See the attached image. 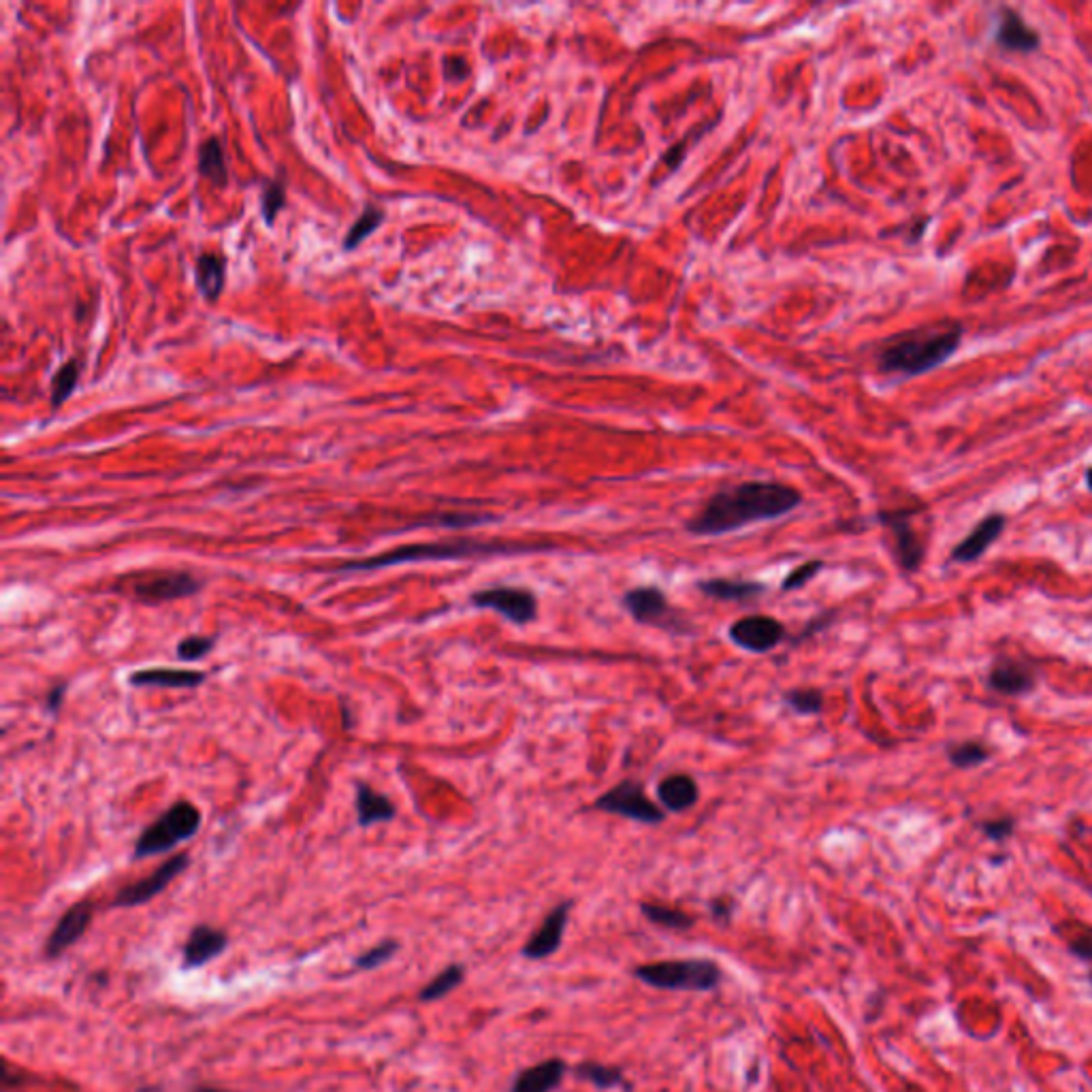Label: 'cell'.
I'll return each instance as SVG.
<instances>
[{
    "instance_id": "37",
    "label": "cell",
    "mask_w": 1092,
    "mask_h": 1092,
    "mask_svg": "<svg viewBox=\"0 0 1092 1092\" xmlns=\"http://www.w3.org/2000/svg\"><path fill=\"white\" fill-rule=\"evenodd\" d=\"M1069 926L1073 929V935L1067 937L1071 954L1082 960H1092V926L1080 922H1071Z\"/></svg>"
},
{
    "instance_id": "16",
    "label": "cell",
    "mask_w": 1092,
    "mask_h": 1092,
    "mask_svg": "<svg viewBox=\"0 0 1092 1092\" xmlns=\"http://www.w3.org/2000/svg\"><path fill=\"white\" fill-rule=\"evenodd\" d=\"M1008 527V516L1000 512H990L984 519L977 523L952 551V559L958 563H973L980 559L990 546L996 542V538Z\"/></svg>"
},
{
    "instance_id": "26",
    "label": "cell",
    "mask_w": 1092,
    "mask_h": 1092,
    "mask_svg": "<svg viewBox=\"0 0 1092 1092\" xmlns=\"http://www.w3.org/2000/svg\"><path fill=\"white\" fill-rule=\"evenodd\" d=\"M198 171L208 182H212L218 188H224L228 182V171L224 152L220 148L218 139H208L201 143L198 148Z\"/></svg>"
},
{
    "instance_id": "11",
    "label": "cell",
    "mask_w": 1092,
    "mask_h": 1092,
    "mask_svg": "<svg viewBox=\"0 0 1092 1092\" xmlns=\"http://www.w3.org/2000/svg\"><path fill=\"white\" fill-rule=\"evenodd\" d=\"M188 865H190V856L188 853L171 856L150 875H146L143 879L122 887L120 893L116 895V899H113V907H139V905H146L148 901L158 897L162 889L171 881H174L178 875H182L188 869Z\"/></svg>"
},
{
    "instance_id": "12",
    "label": "cell",
    "mask_w": 1092,
    "mask_h": 1092,
    "mask_svg": "<svg viewBox=\"0 0 1092 1092\" xmlns=\"http://www.w3.org/2000/svg\"><path fill=\"white\" fill-rule=\"evenodd\" d=\"M911 514L913 510H881L877 514L879 523L893 534L897 561L907 574L917 572L924 561V542L911 525Z\"/></svg>"
},
{
    "instance_id": "39",
    "label": "cell",
    "mask_w": 1092,
    "mask_h": 1092,
    "mask_svg": "<svg viewBox=\"0 0 1092 1092\" xmlns=\"http://www.w3.org/2000/svg\"><path fill=\"white\" fill-rule=\"evenodd\" d=\"M284 204H286L284 188L280 184H269L265 188V192H263V198H261V210H263V216H265L267 224H271L276 220V216L280 214Z\"/></svg>"
},
{
    "instance_id": "9",
    "label": "cell",
    "mask_w": 1092,
    "mask_h": 1092,
    "mask_svg": "<svg viewBox=\"0 0 1092 1092\" xmlns=\"http://www.w3.org/2000/svg\"><path fill=\"white\" fill-rule=\"evenodd\" d=\"M470 605L480 611H494L514 625H530L538 617V597L527 587H484L470 595Z\"/></svg>"
},
{
    "instance_id": "17",
    "label": "cell",
    "mask_w": 1092,
    "mask_h": 1092,
    "mask_svg": "<svg viewBox=\"0 0 1092 1092\" xmlns=\"http://www.w3.org/2000/svg\"><path fill=\"white\" fill-rule=\"evenodd\" d=\"M228 947V935L210 924H198L190 931L184 950H182V969L192 971L212 962Z\"/></svg>"
},
{
    "instance_id": "18",
    "label": "cell",
    "mask_w": 1092,
    "mask_h": 1092,
    "mask_svg": "<svg viewBox=\"0 0 1092 1092\" xmlns=\"http://www.w3.org/2000/svg\"><path fill=\"white\" fill-rule=\"evenodd\" d=\"M698 798H700L698 781L687 772L668 774V777H664L657 784V800L664 807V811L683 813L687 809L696 807Z\"/></svg>"
},
{
    "instance_id": "25",
    "label": "cell",
    "mask_w": 1092,
    "mask_h": 1092,
    "mask_svg": "<svg viewBox=\"0 0 1092 1092\" xmlns=\"http://www.w3.org/2000/svg\"><path fill=\"white\" fill-rule=\"evenodd\" d=\"M498 519L496 514L488 512H436L427 514L423 521L410 523L406 530L414 527H448V530H468L484 523H494Z\"/></svg>"
},
{
    "instance_id": "5",
    "label": "cell",
    "mask_w": 1092,
    "mask_h": 1092,
    "mask_svg": "<svg viewBox=\"0 0 1092 1092\" xmlns=\"http://www.w3.org/2000/svg\"><path fill=\"white\" fill-rule=\"evenodd\" d=\"M639 980L657 990H692L711 992L724 980L720 964L696 958V960H657L634 969Z\"/></svg>"
},
{
    "instance_id": "43",
    "label": "cell",
    "mask_w": 1092,
    "mask_h": 1092,
    "mask_svg": "<svg viewBox=\"0 0 1092 1092\" xmlns=\"http://www.w3.org/2000/svg\"><path fill=\"white\" fill-rule=\"evenodd\" d=\"M194 1092H226V1090L212 1088V1086H198V1088H194Z\"/></svg>"
},
{
    "instance_id": "4",
    "label": "cell",
    "mask_w": 1092,
    "mask_h": 1092,
    "mask_svg": "<svg viewBox=\"0 0 1092 1092\" xmlns=\"http://www.w3.org/2000/svg\"><path fill=\"white\" fill-rule=\"evenodd\" d=\"M204 822L198 807L190 800H178L167 807L154 822L143 828L133 847V860H146L158 853L176 849L180 843L190 841Z\"/></svg>"
},
{
    "instance_id": "6",
    "label": "cell",
    "mask_w": 1092,
    "mask_h": 1092,
    "mask_svg": "<svg viewBox=\"0 0 1092 1092\" xmlns=\"http://www.w3.org/2000/svg\"><path fill=\"white\" fill-rule=\"evenodd\" d=\"M623 609L641 625L657 627L668 634H692V621L677 611L662 587L639 585L623 593Z\"/></svg>"
},
{
    "instance_id": "40",
    "label": "cell",
    "mask_w": 1092,
    "mask_h": 1092,
    "mask_svg": "<svg viewBox=\"0 0 1092 1092\" xmlns=\"http://www.w3.org/2000/svg\"><path fill=\"white\" fill-rule=\"evenodd\" d=\"M67 689H69V685H67L65 681L51 685V689H49L47 696H45V708H47V713L56 715V713L61 711V706H63V702H65V698H67Z\"/></svg>"
},
{
    "instance_id": "44",
    "label": "cell",
    "mask_w": 1092,
    "mask_h": 1092,
    "mask_svg": "<svg viewBox=\"0 0 1092 1092\" xmlns=\"http://www.w3.org/2000/svg\"><path fill=\"white\" fill-rule=\"evenodd\" d=\"M1084 478H1086V486H1088V488H1090V492H1092V466H1090V468L1086 470Z\"/></svg>"
},
{
    "instance_id": "23",
    "label": "cell",
    "mask_w": 1092,
    "mask_h": 1092,
    "mask_svg": "<svg viewBox=\"0 0 1092 1092\" xmlns=\"http://www.w3.org/2000/svg\"><path fill=\"white\" fill-rule=\"evenodd\" d=\"M566 1071L568 1065L561 1058H549L516 1076L510 1092H553L561 1084Z\"/></svg>"
},
{
    "instance_id": "3",
    "label": "cell",
    "mask_w": 1092,
    "mask_h": 1092,
    "mask_svg": "<svg viewBox=\"0 0 1092 1092\" xmlns=\"http://www.w3.org/2000/svg\"><path fill=\"white\" fill-rule=\"evenodd\" d=\"M964 329L958 323L917 327L887 339L879 351V367L889 373L917 376L950 359L962 341Z\"/></svg>"
},
{
    "instance_id": "19",
    "label": "cell",
    "mask_w": 1092,
    "mask_h": 1092,
    "mask_svg": "<svg viewBox=\"0 0 1092 1092\" xmlns=\"http://www.w3.org/2000/svg\"><path fill=\"white\" fill-rule=\"evenodd\" d=\"M996 43L1008 49V51H1032L1038 49L1042 39L1038 35V31H1032V28L1020 17V13H1016L1014 9H1008L1003 7L1000 13H998V28H996Z\"/></svg>"
},
{
    "instance_id": "28",
    "label": "cell",
    "mask_w": 1092,
    "mask_h": 1092,
    "mask_svg": "<svg viewBox=\"0 0 1092 1092\" xmlns=\"http://www.w3.org/2000/svg\"><path fill=\"white\" fill-rule=\"evenodd\" d=\"M947 760L960 770L977 768L990 760V750L980 740H960L947 744Z\"/></svg>"
},
{
    "instance_id": "41",
    "label": "cell",
    "mask_w": 1092,
    "mask_h": 1092,
    "mask_svg": "<svg viewBox=\"0 0 1092 1092\" xmlns=\"http://www.w3.org/2000/svg\"><path fill=\"white\" fill-rule=\"evenodd\" d=\"M711 911H713V915L717 919H730V915L734 911V903L730 899H726V897L724 899H715L711 903Z\"/></svg>"
},
{
    "instance_id": "20",
    "label": "cell",
    "mask_w": 1092,
    "mask_h": 1092,
    "mask_svg": "<svg viewBox=\"0 0 1092 1092\" xmlns=\"http://www.w3.org/2000/svg\"><path fill=\"white\" fill-rule=\"evenodd\" d=\"M208 679L206 672L186 668H141L129 675L133 687H162V689H196Z\"/></svg>"
},
{
    "instance_id": "15",
    "label": "cell",
    "mask_w": 1092,
    "mask_h": 1092,
    "mask_svg": "<svg viewBox=\"0 0 1092 1092\" xmlns=\"http://www.w3.org/2000/svg\"><path fill=\"white\" fill-rule=\"evenodd\" d=\"M570 909H572V903L566 901L557 905L555 909H551V913L542 919V924L536 929V933L530 937V941L523 945V950H521V954L527 960H544L559 950L566 926H568Z\"/></svg>"
},
{
    "instance_id": "13",
    "label": "cell",
    "mask_w": 1092,
    "mask_h": 1092,
    "mask_svg": "<svg viewBox=\"0 0 1092 1092\" xmlns=\"http://www.w3.org/2000/svg\"><path fill=\"white\" fill-rule=\"evenodd\" d=\"M988 685L1000 696H1024L1038 685V672L1022 659L1000 655L990 666Z\"/></svg>"
},
{
    "instance_id": "7",
    "label": "cell",
    "mask_w": 1092,
    "mask_h": 1092,
    "mask_svg": "<svg viewBox=\"0 0 1092 1092\" xmlns=\"http://www.w3.org/2000/svg\"><path fill=\"white\" fill-rule=\"evenodd\" d=\"M204 589V581L194 577L192 572L184 570H154L139 572L131 577L129 593L146 607H158L165 602H176L182 597L196 595Z\"/></svg>"
},
{
    "instance_id": "24",
    "label": "cell",
    "mask_w": 1092,
    "mask_h": 1092,
    "mask_svg": "<svg viewBox=\"0 0 1092 1092\" xmlns=\"http://www.w3.org/2000/svg\"><path fill=\"white\" fill-rule=\"evenodd\" d=\"M226 258L220 254H204L196 261V284L206 299L216 301L224 289Z\"/></svg>"
},
{
    "instance_id": "2",
    "label": "cell",
    "mask_w": 1092,
    "mask_h": 1092,
    "mask_svg": "<svg viewBox=\"0 0 1092 1092\" xmlns=\"http://www.w3.org/2000/svg\"><path fill=\"white\" fill-rule=\"evenodd\" d=\"M555 549L553 542H519V540H480V538H452L436 542H412L395 546L391 551L369 555L365 559H351L339 563L335 572L339 574H359V572H376L393 566L406 563H425V561H466V559H488V557H510L523 553H540Z\"/></svg>"
},
{
    "instance_id": "31",
    "label": "cell",
    "mask_w": 1092,
    "mask_h": 1092,
    "mask_svg": "<svg viewBox=\"0 0 1092 1092\" xmlns=\"http://www.w3.org/2000/svg\"><path fill=\"white\" fill-rule=\"evenodd\" d=\"M574 1073H577L579 1080H587L595 1088H602V1090L625 1084V1073L621 1069L599 1065V1062H581V1065L574 1069Z\"/></svg>"
},
{
    "instance_id": "32",
    "label": "cell",
    "mask_w": 1092,
    "mask_h": 1092,
    "mask_svg": "<svg viewBox=\"0 0 1092 1092\" xmlns=\"http://www.w3.org/2000/svg\"><path fill=\"white\" fill-rule=\"evenodd\" d=\"M383 220H385V210H380L376 206H367L363 210V214L357 218V222L351 226V231L347 233V238H343V248L353 250L359 244H363L383 224Z\"/></svg>"
},
{
    "instance_id": "38",
    "label": "cell",
    "mask_w": 1092,
    "mask_h": 1092,
    "mask_svg": "<svg viewBox=\"0 0 1092 1092\" xmlns=\"http://www.w3.org/2000/svg\"><path fill=\"white\" fill-rule=\"evenodd\" d=\"M980 830L984 832V835L994 841V843H1003L1008 841L1014 830H1016V820L1010 817V815H1003V817H996V820H986L980 824Z\"/></svg>"
},
{
    "instance_id": "22",
    "label": "cell",
    "mask_w": 1092,
    "mask_h": 1092,
    "mask_svg": "<svg viewBox=\"0 0 1092 1092\" xmlns=\"http://www.w3.org/2000/svg\"><path fill=\"white\" fill-rule=\"evenodd\" d=\"M355 811H357V824L361 828L391 822L397 815L395 804L385 794L367 786L365 781L355 784Z\"/></svg>"
},
{
    "instance_id": "21",
    "label": "cell",
    "mask_w": 1092,
    "mask_h": 1092,
    "mask_svg": "<svg viewBox=\"0 0 1092 1092\" xmlns=\"http://www.w3.org/2000/svg\"><path fill=\"white\" fill-rule=\"evenodd\" d=\"M696 589L711 597V599H717V602H754L758 599L760 595L766 593V585L760 583V581H750V579H726V577H717V579H702L696 583Z\"/></svg>"
},
{
    "instance_id": "29",
    "label": "cell",
    "mask_w": 1092,
    "mask_h": 1092,
    "mask_svg": "<svg viewBox=\"0 0 1092 1092\" xmlns=\"http://www.w3.org/2000/svg\"><path fill=\"white\" fill-rule=\"evenodd\" d=\"M466 980V967L464 964H450L446 967L444 971H440L434 980H431L418 994V998L423 1003H431V1000H438V998H444L446 994H450L459 984H462Z\"/></svg>"
},
{
    "instance_id": "42",
    "label": "cell",
    "mask_w": 1092,
    "mask_h": 1092,
    "mask_svg": "<svg viewBox=\"0 0 1092 1092\" xmlns=\"http://www.w3.org/2000/svg\"><path fill=\"white\" fill-rule=\"evenodd\" d=\"M826 621H830V617H828V615H824V617L815 619V623H820V627H826V625H828ZM815 627H817V625H813V627L809 625V627H807V631H804V634H802V639H804V636H809V634H813V629H815Z\"/></svg>"
},
{
    "instance_id": "33",
    "label": "cell",
    "mask_w": 1092,
    "mask_h": 1092,
    "mask_svg": "<svg viewBox=\"0 0 1092 1092\" xmlns=\"http://www.w3.org/2000/svg\"><path fill=\"white\" fill-rule=\"evenodd\" d=\"M79 369H81L79 361H69L59 371H56V376L51 380V406L53 408H61L71 397V393L75 391L77 380H79Z\"/></svg>"
},
{
    "instance_id": "30",
    "label": "cell",
    "mask_w": 1092,
    "mask_h": 1092,
    "mask_svg": "<svg viewBox=\"0 0 1092 1092\" xmlns=\"http://www.w3.org/2000/svg\"><path fill=\"white\" fill-rule=\"evenodd\" d=\"M784 702H786V706L792 713H796L800 717L822 715V711H824V694L815 687L788 689V692L784 694Z\"/></svg>"
},
{
    "instance_id": "8",
    "label": "cell",
    "mask_w": 1092,
    "mask_h": 1092,
    "mask_svg": "<svg viewBox=\"0 0 1092 1092\" xmlns=\"http://www.w3.org/2000/svg\"><path fill=\"white\" fill-rule=\"evenodd\" d=\"M593 807L602 813L619 815L647 826H657L666 820L662 804L653 802L647 796L645 786L631 779H625L615 788L607 790L605 794H599V798L593 802Z\"/></svg>"
},
{
    "instance_id": "1",
    "label": "cell",
    "mask_w": 1092,
    "mask_h": 1092,
    "mask_svg": "<svg viewBox=\"0 0 1092 1092\" xmlns=\"http://www.w3.org/2000/svg\"><path fill=\"white\" fill-rule=\"evenodd\" d=\"M800 504L802 494L796 486L774 480H750L711 496L685 527L698 538H717L754 523L781 519Z\"/></svg>"
},
{
    "instance_id": "27",
    "label": "cell",
    "mask_w": 1092,
    "mask_h": 1092,
    "mask_svg": "<svg viewBox=\"0 0 1092 1092\" xmlns=\"http://www.w3.org/2000/svg\"><path fill=\"white\" fill-rule=\"evenodd\" d=\"M641 913L649 919L651 924L662 926V929H670V931H689L696 924L694 915H689L683 909L668 907V905L641 903Z\"/></svg>"
},
{
    "instance_id": "36",
    "label": "cell",
    "mask_w": 1092,
    "mask_h": 1092,
    "mask_svg": "<svg viewBox=\"0 0 1092 1092\" xmlns=\"http://www.w3.org/2000/svg\"><path fill=\"white\" fill-rule=\"evenodd\" d=\"M216 647V636H201V634H192V636H186L178 643L176 647V655L182 659V662H198V659H204L206 655H210Z\"/></svg>"
},
{
    "instance_id": "34",
    "label": "cell",
    "mask_w": 1092,
    "mask_h": 1092,
    "mask_svg": "<svg viewBox=\"0 0 1092 1092\" xmlns=\"http://www.w3.org/2000/svg\"><path fill=\"white\" fill-rule=\"evenodd\" d=\"M397 952H399V943H397L395 939H385V941L376 943L373 947H369L367 952H363V954L355 960V969H359V971H373V969H378V967L387 964Z\"/></svg>"
},
{
    "instance_id": "14",
    "label": "cell",
    "mask_w": 1092,
    "mask_h": 1092,
    "mask_svg": "<svg viewBox=\"0 0 1092 1092\" xmlns=\"http://www.w3.org/2000/svg\"><path fill=\"white\" fill-rule=\"evenodd\" d=\"M93 915H95V905L90 901H79L71 909H67L45 943V956L59 958L63 952H67L71 945H75L81 939L85 929L90 926Z\"/></svg>"
},
{
    "instance_id": "10",
    "label": "cell",
    "mask_w": 1092,
    "mask_h": 1092,
    "mask_svg": "<svg viewBox=\"0 0 1092 1092\" xmlns=\"http://www.w3.org/2000/svg\"><path fill=\"white\" fill-rule=\"evenodd\" d=\"M728 636L742 651L764 655L788 639V627L770 615H747L730 625Z\"/></svg>"
},
{
    "instance_id": "35",
    "label": "cell",
    "mask_w": 1092,
    "mask_h": 1092,
    "mask_svg": "<svg viewBox=\"0 0 1092 1092\" xmlns=\"http://www.w3.org/2000/svg\"><path fill=\"white\" fill-rule=\"evenodd\" d=\"M824 566H826L824 559H809V561H804V563L796 566V568L788 574V577L784 579V583H781V591H784V593H790V591H798V589H802V587H807L813 579L820 577V572L824 570Z\"/></svg>"
}]
</instances>
